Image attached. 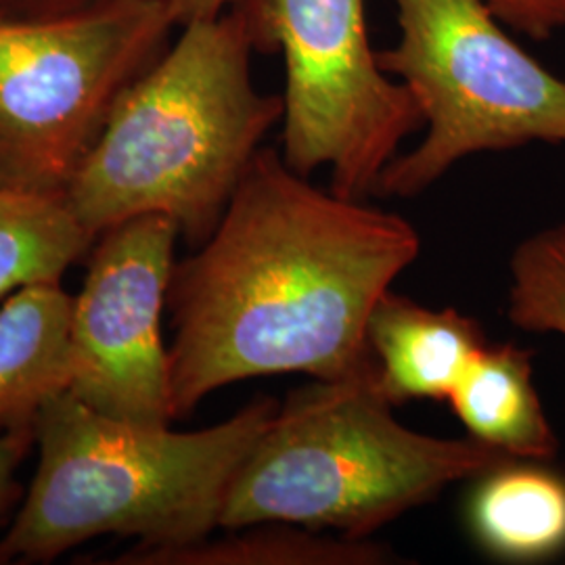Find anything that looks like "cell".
Returning <instances> with one entry per match:
<instances>
[{"label":"cell","instance_id":"6da1fadb","mask_svg":"<svg viewBox=\"0 0 565 565\" xmlns=\"http://www.w3.org/2000/svg\"><path fill=\"white\" fill-rule=\"evenodd\" d=\"M419 249L401 214L319 189L260 149L212 235L172 270V417L243 380L375 366L369 317Z\"/></svg>","mask_w":565,"mask_h":565},{"label":"cell","instance_id":"7a4b0ae2","mask_svg":"<svg viewBox=\"0 0 565 565\" xmlns=\"http://www.w3.org/2000/svg\"><path fill=\"white\" fill-rule=\"evenodd\" d=\"M256 51L242 7L182 34L114 105L63 200L90 239L162 214L202 245L231 202L282 97L252 78Z\"/></svg>","mask_w":565,"mask_h":565},{"label":"cell","instance_id":"3957f363","mask_svg":"<svg viewBox=\"0 0 565 565\" xmlns=\"http://www.w3.org/2000/svg\"><path fill=\"white\" fill-rule=\"evenodd\" d=\"M277 408L256 398L223 424L174 431L107 417L61 392L36 419L41 461L0 541V564L53 562L102 534L139 546L200 543L221 527L226 492Z\"/></svg>","mask_w":565,"mask_h":565},{"label":"cell","instance_id":"277c9868","mask_svg":"<svg viewBox=\"0 0 565 565\" xmlns=\"http://www.w3.org/2000/svg\"><path fill=\"white\" fill-rule=\"evenodd\" d=\"M509 457L469 436L404 427L377 384V366L291 392L226 492L221 527L296 524L371 539L448 486Z\"/></svg>","mask_w":565,"mask_h":565},{"label":"cell","instance_id":"5b68a950","mask_svg":"<svg viewBox=\"0 0 565 565\" xmlns=\"http://www.w3.org/2000/svg\"><path fill=\"white\" fill-rule=\"evenodd\" d=\"M401 39L377 51L424 114L425 139L385 168L375 195L415 198L469 156L565 145V78L527 55L486 0H394Z\"/></svg>","mask_w":565,"mask_h":565},{"label":"cell","instance_id":"8992f818","mask_svg":"<svg viewBox=\"0 0 565 565\" xmlns=\"http://www.w3.org/2000/svg\"><path fill=\"white\" fill-rule=\"evenodd\" d=\"M179 25L163 0L0 20V186L65 195L121 93Z\"/></svg>","mask_w":565,"mask_h":565},{"label":"cell","instance_id":"52a82bcc","mask_svg":"<svg viewBox=\"0 0 565 565\" xmlns=\"http://www.w3.org/2000/svg\"><path fill=\"white\" fill-rule=\"evenodd\" d=\"M256 51L281 53L282 160L310 177L329 168V189L375 195L406 137L425 126L403 82L371 46L364 0H245Z\"/></svg>","mask_w":565,"mask_h":565},{"label":"cell","instance_id":"ba28073f","mask_svg":"<svg viewBox=\"0 0 565 565\" xmlns=\"http://www.w3.org/2000/svg\"><path fill=\"white\" fill-rule=\"evenodd\" d=\"M102 235L74 298L65 392L114 419L170 425L162 315L181 228L145 214Z\"/></svg>","mask_w":565,"mask_h":565},{"label":"cell","instance_id":"9c48e42d","mask_svg":"<svg viewBox=\"0 0 565 565\" xmlns=\"http://www.w3.org/2000/svg\"><path fill=\"white\" fill-rule=\"evenodd\" d=\"M366 343L382 394L398 406L448 401L488 340L457 308L434 310L390 289L369 317Z\"/></svg>","mask_w":565,"mask_h":565},{"label":"cell","instance_id":"30bf717a","mask_svg":"<svg viewBox=\"0 0 565 565\" xmlns=\"http://www.w3.org/2000/svg\"><path fill=\"white\" fill-rule=\"evenodd\" d=\"M72 308L60 282L23 285L0 308V429L36 424L65 392Z\"/></svg>","mask_w":565,"mask_h":565},{"label":"cell","instance_id":"8fae6325","mask_svg":"<svg viewBox=\"0 0 565 565\" xmlns=\"http://www.w3.org/2000/svg\"><path fill=\"white\" fill-rule=\"evenodd\" d=\"M469 438L509 459L551 461L557 438L532 382V352L486 343L448 396Z\"/></svg>","mask_w":565,"mask_h":565},{"label":"cell","instance_id":"7c38bea8","mask_svg":"<svg viewBox=\"0 0 565 565\" xmlns=\"http://www.w3.org/2000/svg\"><path fill=\"white\" fill-rule=\"evenodd\" d=\"M467 525L488 555L541 562L565 551V478L543 461L507 459L476 478Z\"/></svg>","mask_w":565,"mask_h":565},{"label":"cell","instance_id":"4fadbf2b","mask_svg":"<svg viewBox=\"0 0 565 565\" xmlns=\"http://www.w3.org/2000/svg\"><path fill=\"white\" fill-rule=\"evenodd\" d=\"M226 539L182 546H135L114 565H390L401 555L373 539L329 536L303 525H247Z\"/></svg>","mask_w":565,"mask_h":565},{"label":"cell","instance_id":"5bb4252c","mask_svg":"<svg viewBox=\"0 0 565 565\" xmlns=\"http://www.w3.org/2000/svg\"><path fill=\"white\" fill-rule=\"evenodd\" d=\"M93 242L61 195L0 186V296L60 282Z\"/></svg>","mask_w":565,"mask_h":565},{"label":"cell","instance_id":"9a60e30c","mask_svg":"<svg viewBox=\"0 0 565 565\" xmlns=\"http://www.w3.org/2000/svg\"><path fill=\"white\" fill-rule=\"evenodd\" d=\"M507 317L524 331L565 338V223L515 247Z\"/></svg>","mask_w":565,"mask_h":565},{"label":"cell","instance_id":"2e32d148","mask_svg":"<svg viewBox=\"0 0 565 565\" xmlns=\"http://www.w3.org/2000/svg\"><path fill=\"white\" fill-rule=\"evenodd\" d=\"M492 15L532 41L565 28V0H486Z\"/></svg>","mask_w":565,"mask_h":565},{"label":"cell","instance_id":"e0dca14e","mask_svg":"<svg viewBox=\"0 0 565 565\" xmlns=\"http://www.w3.org/2000/svg\"><path fill=\"white\" fill-rule=\"evenodd\" d=\"M36 445V424L2 429L0 434V520L18 497V469Z\"/></svg>","mask_w":565,"mask_h":565},{"label":"cell","instance_id":"ac0fdd59","mask_svg":"<svg viewBox=\"0 0 565 565\" xmlns=\"http://www.w3.org/2000/svg\"><path fill=\"white\" fill-rule=\"evenodd\" d=\"M97 0H0V20H42L65 15Z\"/></svg>","mask_w":565,"mask_h":565},{"label":"cell","instance_id":"d6986e66","mask_svg":"<svg viewBox=\"0 0 565 565\" xmlns=\"http://www.w3.org/2000/svg\"><path fill=\"white\" fill-rule=\"evenodd\" d=\"M179 25L195 23V21H212L223 18L224 13L237 9L245 0H163Z\"/></svg>","mask_w":565,"mask_h":565}]
</instances>
